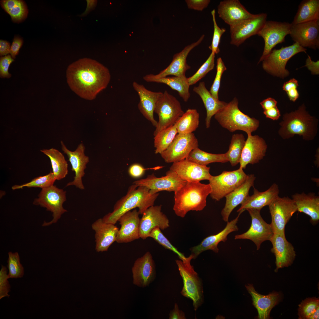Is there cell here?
<instances>
[{
	"label": "cell",
	"mask_w": 319,
	"mask_h": 319,
	"mask_svg": "<svg viewBox=\"0 0 319 319\" xmlns=\"http://www.w3.org/2000/svg\"><path fill=\"white\" fill-rule=\"evenodd\" d=\"M319 307H318L315 313L312 315L310 319H319Z\"/></svg>",
	"instance_id": "63"
},
{
	"label": "cell",
	"mask_w": 319,
	"mask_h": 319,
	"mask_svg": "<svg viewBox=\"0 0 319 319\" xmlns=\"http://www.w3.org/2000/svg\"><path fill=\"white\" fill-rule=\"evenodd\" d=\"M170 319H186L184 313L180 310L177 303H175L174 309L171 310L169 314Z\"/></svg>",
	"instance_id": "57"
},
{
	"label": "cell",
	"mask_w": 319,
	"mask_h": 319,
	"mask_svg": "<svg viewBox=\"0 0 319 319\" xmlns=\"http://www.w3.org/2000/svg\"><path fill=\"white\" fill-rule=\"evenodd\" d=\"M161 209V205H153L147 209L142 214L139 226L140 238L146 239L155 228L164 230L169 227V220Z\"/></svg>",
	"instance_id": "19"
},
{
	"label": "cell",
	"mask_w": 319,
	"mask_h": 319,
	"mask_svg": "<svg viewBox=\"0 0 319 319\" xmlns=\"http://www.w3.org/2000/svg\"><path fill=\"white\" fill-rule=\"evenodd\" d=\"M92 227L95 232L97 252L107 251L110 246L116 241L119 228L115 224L104 222L102 218L94 222Z\"/></svg>",
	"instance_id": "29"
},
{
	"label": "cell",
	"mask_w": 319,
	"mask_h": 319,
	"mask_svg": "<svg viewBox=\"0 0 319 319\" xmlns=\"http://www.w3.org/2000/svg\"><path fill=\"white\" fill-rule=\"evenodd\" d=\"M193 255L175 262L183 281V286L181 292L183 296L191 300L194 310L196 311L204 301L203 290L201 279L191 264Z\"/></svg>",
	"instance_id": "6"
},
{
	"label": "cell",
	"mask_w": 319,
	"mask_h": 319,
	"mask_svg": "<svg viewBox=\"0 0 319 319\" xmlns=\"http://www.w3.org/2000/svg\"><path fill=\"white\" fill-rule=\"evenodd\" d=\"M7 261L9 271L8 277L9 279H17L23 277L24 275V268L21 264L19 255L17 252L8 253Z\"/></svg>",
	"instance_id": "43"
},
{
	"label": "cell",
	"mask_w": 319,
	"mask_h": 319,
	"mask_svg": "<svg viewBox=\"0 0 319 319\" xmlns=\"http://www.w3.org/2000/svg\"><path fill=\"white\" fill-rule=\"evenodd\" d=\"M297 88L296 87H292L286 92L291 101L295 102L299 97V94Z\"/></svg>",
	"instance_id": "61"
},
{
	"label": "cell",
	"mask_w": 319,
	"mask_h": 319,
	"mask_svg": "<svg viewBox=\"0 0 319 319\" xmlns=\"http://www.w3.org/2000/svg\"><path fill=\"white\" fill-rule=\"evenodd\" d=\"M267 17L265 13L256 14L254 17L230 27V43L238 47L250 37L257 35L266 21Z\"/></svg>",
	"instance_id": "16"
},
{
	"label": "cell",
	"mask_w": 319,
	"mask_h": 319,
	"mask_svg": "<svg viewBox=\"0 0 319 319\" xmlns=\"http://www.w3.org/2000/svg\"><path fill=\"white\" fill-rule=\"evenodd\" d=\"M139 214L135 209L125 213L120 217L118 221L121 227L117 236L116 241L117 243H128L140 238Z\"/></svg>",
	"instance_id": "26"
},
{
	"label": "cell",
	"mask_w": 319,
	"mask_h": 319,
	"mask_svg": "<svg viewBox=\"0 0 319 319\" xmlns=\"http://www.w3.org/2000/svg\"><path fill=\"white\" fill-rule=\"evenodd\" d=\"M56 180L53 172L51 171L45 175L35 178L30 182L21 185H15L12 188L13 190L22 189L25 187L40 188L43 189L53 185Z\"/></svg>",
	"instance_id": "44"
},
{
	"label": "cell",
	"mask_w": 319,
	"mask_h": 319,
	"mask_svg": "<svg viewBox=\"0 0 319 319\" xmlns=\"http://www.w3.org/2000/svg\"><path fill=\"white\" fill-rule=\"evenodd\" d=\"M178 134L175 125L160 132L154 138V146L156 154H160L171 144Z\"/></svg>",
	"instance_id": "41"
},
{
	"label": "cell",
	"mask_w": 319,
	"mask_h": 319,
	"mask_svg": "<svg viewBox=\"0 0 319 319\" xmlns=\"http://www.w3.org/2000/svg\"><path fill=\"white\" fill-rule=\"evenodd\" d=\"M143 79L147 82L163 83L167 85L178 92L179 96L185 102H187L190 97V86L185 76L155 78L150 74L144 76Z\"/></svg>",
	"instance_id": "35"
},
{
	"label": "cell",
	"mask_w": 319,
	"mask_h": 319,
	"mask_svg": "<svg viewBox=\"0 0 319 319\" xmlns=\"http://www.w3.org/2000/svg\"><path fill=\"white\" fill-rule=\"evenodd\" d=\"M292 197L296 204L297 211L310 216L313 224H317L319 220V196L314 193L306 194L303 192L294 194Z\"/></svg>",
	"instance_id": "33"
},
{
	"label": "cell",
	"mask_w": 319,
	"mask_h": 319,
	"mask_svg": "<svg viewBox=\"0 0 319 319\" xmlns=\"http://www.w3.org/2000/svg\"><path fill=\"white\" fill-rule=\"evenodd\" d=\"M188 159L193 162L205 166L212 163H224L228 162L226 153L219 154L209 153L200 149L198 147L191 152Z\"/></svg>",
	"instance_id": "40"
},
{
	"label": "cell",
	"mask_w": 319,
	"mask_h": 319,
	"mask_svg": "<svg viewBox=\"0 0 319 319\" xmlns=\"http://www.w3.org/2000/svg\"><path fill=\"white\" fill-rule=\"evenodd\" d=\"M154 112L159 117L153 134L154 136L162 130L175 125L184 113L179 101L166 90L157 101Z\"/></svg>",
	"instance_id": "8"
},
{
	"label": "cell",
	"mask_w": 319,
	"mask_h": 319,
	"mask_svg": "<svg viewBox=\"0 0 319 319\" xmlns=\"http://www.w3.org/2000/svg\"><path fill=\"white\" fill-rule=\"evenodd\" d=\"M188 8L199 11H202L206 8L209 4V0H185Z\"/></svg>",
	"instance_id": "52"
},
{
	"label": "cell",
	"mask_w": 319,
	"mask_h": 319,
	"mask_svg": "<svg viewBox=\"0 0 319 319\" xmlns=\"http://www.w3.org/2000/svg\"><path fill=\"white\" fill-rule=\"evenodd\" d=\"M267 145L265 140L257 135H248L239 163L240 168L245 169L248 164L259 162L266 155Z\"/></svg>",
	"instance_id": "22"
},
{
	"label": "cell",
	"mask_w": 319,
	"mask_h": 319,
	"mask_svg": "<svg viewBox=\"0 0 319 319\" xmlns=\"http://www.w3.org/2000/svg\"><path fill=\"white\" fill-rule=\"evenodd\" d=\"M159 195L158 193H151L146 187L133 183L126 194L116 202L113 211L102 219L106 223L115 224L123 214L136 208H138L139 214H142L147 209L154 205Z\"/></svg>",
	"instance_id": "2"
},
{
	"label": "cell",
	"mask_w": 319,
	"mask_h": 319,
	"mask_svg": "<svg viewBox=\"0 0 319 319\" xmlns=\"http://www.w3.org/2000/svg\"><path fill=\"white\" fill-rule=\"evenodd\" d=\"M279 187L275 183L273 184L266 191L260 192L254 188L253 193L251 196L248 195L241 204L240 208L237 212L244 211L248 209H255L261 210L279 196Z\"/></svg>",
	"instance_id": "32"
},
{
	"label": "cell",
	"mask_w": 319,
	"mask_h": 319,
	"mask_svg": "<svg viewBox=\"0 0 319 319\" xmlns=\"http://www.w3.org/2000/svg\"><path fill=\"white\" fill-rule=\"evenodd\" d=\"M14 61L10 55L1 56L0 59V76L2 78H9L11 75L8 71L10 65Z\"/></svg>",
	"instance_id": "51"
},
{
	"label": "cell",
	"mask_w": 319,
	"mask_h": 319,
	"mask_svg": "<svg viewBox=\"0 0 319 319\" xmlns=\"http://www.w3.org/2000/svg\"><path fill=\"white\" fill-rule=\"evenodd\" d=\"M289 34L295 43L303 47L318 49L319 20L292 24Z\"/></svg>",
	"instance_id": "17"
},
{
	"label": "cell",
	"mask_w": 319,
	"mask_h": 319,
	"mask_svg": "<svg viewBox=\"0 0 319 319\" xmlns=\"http://www.w3.org/2000/svg\"><path fill=\"white\" fill-rule=\"evenodd\" d=\"M211 14L214 24V31L212 43L211 45L209 47V48L211 51V52L215 54H218L220 51L219 46L221 37L226 30L223 28H220L217 25L215 18V10L214 9L211 11Z\"/></svg>",
	"instance_id": "48"
},
{
	"label": "cell",
	"mask_w": 319,
	"mask_h": 319,
	"mask_svg": "<svg viewBox=\"0 0 319 319\" xmlns=\"http://www.w3.org/2000/svg\"><path fill=\"white\" fill-rule=\"evenodd\" d=\"M66 200V191L55 185L42 189L38 198L34 199L33 204L45 208L47 211L52 213L53 217L49 222L44 221L43 226H48L56 223L62 215L67 212L63 207V204Z\"/></svg>",
	"instance_id": "10"
},
{
	"label": "cell",
	"mask_w": 319,
	"mask_h": 319,
	"mask_svg": "<svg viewBox=\"0 0 319 319\" xmlns=\"http://www.w3.org/2000/svg\"><path fill=\"white\" fill-rule=\"evenodd\" d=\"M219 17L230 27L234 26L256 14L249 12L238 0H225L217 7Z\"/></svg>",
	"instance_id": "25"
},
{
	"label": "cell",
	"mask_w": 319,
	"mask_h": 319,
	"mask_svg": "<svg viewBox=\"0 0 319 319\" xmlns=\"http://www.w3.org/2000/svg\"><path fill=\"white\" fill-rule=\"evenodd\" d=\"M198 146V139L193 133L178 134L170 145L160 154L166 162L173 163L188 158L191 152Z\"/></svg>",
	"instance_id": "12"
},
{
	"label": "cell",
	"mask_w": 319,
	"mask_h": 319,
	"mask_svg": "<svg viewBox=\"0 0 319 319\" xmlns=\"http://www.w3.org/2000/svg\"><path fill=\"white\" fill-rule=\"evenodd\" d=\"M204 35H203L196 42L186 46L181 52L175 54L169 65L165 69L157 74H151L155 78L166 77L170 75L175 76L185 75L186 71L190 69L187 63L186 58L190 51L199 44L203 40Z\"/></svg>",
	"instance_id": "28"
},
{
	"label": "cell",
	"mask_w": 319,
	"mask_h": 319,
	"mask_svg": "<svg viewBox=\"0 0 319 319\" xmlns=\"http://www.w3.org/2000/svg\"><path fill=\"white\" fill-rule=\"evenodd\" d=\"M240 211L237 216L230 222H227V224L222 230L217 234L209 236L204 238L200 243L190 248L191 254L193 259H196L202 252L207 250H211L216 253L219 252L218 245L219 243L225 242L227 240L228 235L230 233L237 231L238 228L237 225L240 215L243 212Z\"/></svg>",
	"instance_id": "24"
},
{
	"label": "cell",
	"mask_w": 319,
	"mask_h": 319,
	"mask_svg": "<svg viewBox=\"0 0 319 319\" xmlns=\"http://www.w3.org/2000/svg\"><path fill=\"white\" fill-rule=\"evenodd\" d=\"M246 210L251 217L250 226L246 232L235 235V239L250 240L255 244L258 250L262 242L270 241L274 232L270 224L267 223L262 218L261 210L251 209Z\"/></svg>",
	"instance_id": "14"
},
{
	"label": "cell",
	"mask_w": 319,
	"mask_h": 319,
	"mask_svg": "<svg viewBox=\"0 0 319 319\" xmlns=\"http://www.w3.org/2000/svg\"><path fill=\"white\" fill-rule=\"evenodd\" d=\"M7 271V268L1 265L0 271V299L10 296L9 293L11 286L8 280Z\"/></svg>",
	"instance_id": "50"
},
{
	"label": "cell",
	"mask_w": 319,
	"mask_h": 319,
	"mask_svg": "<svg viewBox=\"0 0 319 319\" xmlns=\"http://www.w3.org/2000/svg\"><path fill=\"white\" fill-rule=\"evenodd\" d=\"M66 76L71 89L81 98L89 100L95 99L106 88L110 79L107 68L87 58H81L70 65Z\"/></svg>",
	"instance_id": "1"
},
{
	"label": "cell",
	"mask_w": 319,
	"mask_h": 319,
	"mask_svg": "<svg viewBox=\"0 0 319 319\" xmlns=\"http://www.w3.org/2000/svg\"><path fill=\"white\" fill-rule=\"evenodd\" d=\"M298 86L297 81L293 78L284 83L282 87L283 90L287 92L291 88L294 87L297 88Z\"/></svg>",
	"instance_id": "62"
},
{
	"label": "cell",
	"mask_w": 319,
	"mask_h": 319,
	"mask_svg": "<svg viewBox=\"0 0 319 319\" xmlns=\"http://www.w3.org/2000/svg\"><path fill=\"white\" fill-rule=\"evenodd\" d=\"M199 114L197 110L188 109L175 124L178 134L193 133L198 127Z\"/></svg>",
	"instance_id": "38"
},
{
	"label": "cell",
	"mask_w": 319,
	"mask_h": 319,
	"mask_svg": "<svg viewBox=\"0 0 319 319\" xmlns=\"http://www.w3.org/2000/svg\"><path fill=\"white\" fill-rule=\"evenodd\" d=\"M263 113L266 118L271 119L273 120H278L281 116L280 111L276 106L268 110H264Z\"/></svg>",
	"instance_id": "56"
},
{
	"label": "cell",
	"mask_w": 319,
	"mask_h": 319,
	"mask_svg": "<svg viewBox=\"0 0 319 319\" xmlns=\"http://www.w3.org/2000/svg\"><path fill=\"white\" fill-rule=\"evenodd\" d=\"M238 103L237 99L234 98L215 114L214 118L223 128L230 132L241 130L247 135H251L258 128L259 121L241 112Z\"/></svg>",
	"instance_id": "5"
},
{
	"label": "cell",
	"mask_w": 319,
	"mask_h": 319,
	"mask_svg": "<svg viewBox=\"0 0 319 319\" xmlns=\"http://www.w3.org/2000/svg\"><path fill=\"white\" fill-rule=\"evenodd\" d=\"M268 206L271 218L270 224L274 232L285 233L286 224L297 211L295 202L288 196H279Z\"/></svg>",
	"instance_id": "11"
},
{
	"label": "cell",
	"mask_w": 319,
	"mask_h": 319,
	"mask_svg": "<svg viewBox=\"0 0 319 319\" xmlns=\"http://www.w3.org/2000/svg\"><path fill=\"white\" fill-rule=\"evenodd\" d=\"M319 307V300L315 297L309 298L302 301L299 305V318L310 319L313 314Z\"/></svg>",
	"instance_id": "45"
},
{
	"label": "cell",
	"mask_w": 319,
	"mask_h": 319,
	"mask_svg": "<svg viewBox=\"0 0 319 319\" xmlns=\"http://www.w3.org/2000/svg\"><path fill=\"white\" fill-rule=\"evenodd\" d=\"M87 8L85 11L80 16L84 17L87 15L91 11L94 9L96 6L97 1L96 0H87Z\"/></svg>",
	"instance_id": "60"
},
{
	"label": "cell",
	"mask_w": 319,
	"mask_h": 319,
	"mask_svg": "<svg viewBox=\"0 0 319 319\" xmlns=\"http://www.w3.org/2000/svg\"><path fill=\"white\" fill-rule=\"evenodd\" d=\"M161 230L160 228L157 227L154 228L150 233L148 237L153 238L165 248L174 252L178 255L180 259L182 260L185 258L186 257L184 254L179 252L171 244L162 233Z\"/></svg>",
	"instance_id": "47"
},
{
	"label": "cell",
	"mask_w": 319,
	"mask_h": 319,
	"mask_svg": "<svg viewBox=\"0 0 319 319\" xmlns=\"http://www.w3.org/2000/svg\"><path fill=\"white\" fill-rule=\"evenodd\" d=\"M245 141L243 134H236L232 135L229 149L226 153L228 161L232 166L239 163Z\"/></svg>",
	"instance_id": "42"
},
{
	"label": "cell",
	"mask_w": 319,
	"mask_h": 319,
	"mask_svg": "<svg viewBox=\"0 0 319 319\" xmlns=\"http://www.w3.org/2000/svg\"><path fill=\"white\" fill-rule=\"evenodd\" d=\"M256 177L254 174L248 175L244 183L225 197L226 201L221 214L224 221H228L229 217L233 210L243 202L249 195L250 188L253 186Z\"/></svg>",
	"instance_id": "31"
},
{
	"label": "cell",
	"mask_w": 319,
	"mask_h": 319,
	"mask_svg": "<svg viewBox=\"0 0 319 319\" xmlns=\"http://www.w3.org/2000/svg\"><path fill=\"white\" fill-rule=\"evenodd\" d=\"M61 144L62 149L67 155L71 165V170L75 172L74 180L68 183L66 186L75 185L81 189H84L82 178L85 175L84 170L86 165L89 161V157L84 153L85 146L82 143H81L75 150L72 151L67 148L62 141H61Z\"/></svg>",
	"instance_id": "21"
},
{
	"label": "cell",
	"mask_w": 319,
	"mask_h": 319,
	"mask_svg": "<svg viewBox=\"0 0 319 319\" xmlns=\"http://www.w3.org/2000/svg\"><path fill=\"white\" fill-rule=\"evenodd\" d=\"M270 241L272 245L271 251L275 257V271L291 265L296 254L293 246L286 239L285 233H274Z\"/></svg>",
	"instance_id": "20"
},
{
	"label": "cell",
	"mask_w": 319,
	"mask_h": 319,
	"mask_svg": "<svg viewBox=\"0 0 319 319\" xmlns=\"http://www.w3.org/2000/svg\"><path fill=\"white\" fill-rule=\"evenodd\" d=\"M243 169L239 168L232 171H224L218 175L212 176L209 180L211 198L219 201L243 183L248 175Z\"/></svg>",
	"instance_id": "9"
},
{
	"label": "cell",
	"mask_w": 319,
	"mask_h": 319,
	"mask_svg": "<svg viewBox=\"0 0 319 319\" xmlns=\"http://www.w3.org/2000/svg\"><path fill=\"white\" fill-rule=\"evenodd\" d=\"M215 57V54L211 52L208 59L197 72L192 76L188 78V82L190 86L197 83L214 69Z\"/></svg>",
	"instance_id": "46"
},
{
	"label": "cell",
	"mask_w": 319,
	"mask_h": 319,
	"mask_svg": "<svg viewBox=\"0 0 319 319\" xmlns=\"http://www.w3.org/2000/svg\"><path fill=\"white\" fill-rule=\"evenodd\" d=\"M1 7L11 16L12 20L19 22L27 17L28 11L25 2L20 0H3L0 1Z\"/></svg>",
	"instance_id": "39"
},
{
	"label": "cell",
	"mask_w": 319,
	"mask_h": 319,
	"mask_svg": "<svg viewBox=\"0 0 319 319\" xmlns=\"http://www.w3.org/2000/svg\"><path fill=\"white\" fill-rule=\"evenodd\" d=\"M279 123V135L283 139H289L295 135L302 136L303 139L311 141L315 137L318 131V120L306 111L304 104L294 111L285 114Z\"/></svg>",
	"instance_id": "3"
},
{
	"label": "cell",
	"mask_w": 319,
	"mask_h": 319,
	"mask_svg": "<svg viewBox=\"0 0 319 319\" xmlns=\"http://www.w3.org/2000/svg\"><path fill=\"white\" fill-rule=\"evenodd\" d=\"M23 43V40L20 38L15 37L14 38L11 46L10 52L11 56L13 58H15L16 55L18 54L19 50L21 47Z\"/></svg>",
	"instance_id": "54"
},
{
	"label": "cell",
	"mask_w": 319,
	"mask_h": 319,
	"mask_svg": "<svg viewBox=\"0 0 319 319\" xmlns=\"http://www.w3.org/2000/svg\"><path fill=\"white\" fill-rule=\"evenodd\" d=\"M291 23L272 21L266 22L257 34L264 41L262 54L258 64L262 61L277 44L285 41V37L289 34Z\"/></svg>",
	"instance_id": "13"
},
{
	"label": "cell",
	"mask_w": 319,
	"mask_h": 319,
	"mask_svg": "<svg viewBox=\"0 0 319 319\" xmlns=\"http://www.w3.org/2000/svg\"><path fill=\"white\" fill-rule=\"evenodd\" d=\"M193 90L201 97L206 109L205 124L206 128H209L212 117L227 103L214 97L206 88L204 82H200L197 86L193 88Z\"/></svg>",
	"instance_id": "34"
},
{
	"label": "cell",
	"mask_w": 319,
	"mask_h": 319,
	"mask_svg": "<svg viewBox=\"0 0 319 319\" xmlns=\"http://www.w3.org/2000/svg\"><path fill=\"white\" fill-rule=\"evenodd\" d=\"M132 86L139 98L138 104L139 110L143 115L156 127L157 122L154 118V113L156 103L163 92L149 90L143 85L136 82H133Z\"/></svg>",
	"instance_id": "27"
},
{
	"label": "cell",
	"mask_w": 319,
	"mask_h": 319,
	"mask_svg": "<svg viewBox=\"0 0 319 319\" xmlns=\"http://www.w3.org/2000/svg\"><path fill=\"white\" fill-rule=\"evenodd\" d=\"M245 286L252 297L253 305L257 310L258 318L269 319L271 310L281 299L279 293L274 292L263 295L255 291L252 284H248Z\"/></svg>",
	"instance_id": "30"
},
{
	"label": "cell",
	"mask_w": 319,
	"mask_h": 319,
	"mask_svg": "<svg viewBox=\"0 0 319 319\" xmlns=\"http://www.w3.org/2000/svg\"><path fill=\"white\" fill-rule=\"evenodd\" d=\"M227 68L221 57L217 58V73L213 83L209 91L216 98L219 99L218 92L220 85L222 76Z\"/></svg>",
	"instance_id": "49"
},
{
	"label": "cell",
	"mask_w": 319,
	"mask_h": 319,
	"mask_svg": "<svg viewBox=\"0 0 319 319\" xmlns=\"http://www.w3.org/2000/svg\"><path fill=\"white\" fill-rule=\"evenodd\" d=\"M10 43L8 42L0 40V55L1 56H5L10 53Z\"/></svg>",
	"instance_id": "59"
},
{
	"label": "cell",
	"mask_w": 319,
	"mask_h": 319,
	"mask_svg": "<svg viewBox=\"0 0 319 319\" xmlns=\"http://www.w3.org/2000/svg\"><path fill=\"white\" fill-rule=\"evenodd\" d=\"M277 103V102L274 99L269 97L263 100L260 104L264 111L276 106Z\"/></svg>",
	"instance_id": "58"
},
{
	"label": "cell",
	"mask_w": 319,
	"mask_h": 319,
	"mask_svg": "<svg viewBox=\"0 0 319 319\" xmlns=\"http://www.w3.org/2000/svg\"><path fill=\"white\" fill-rule=\"evenodd\" d=\"M210 167L201 165L188 158L172 163L170 168L182 179L190 183L209 180L212 176L210 173Z\"/></svg>",
	"instance_id": "18"
},
{
	"label": "cell",
	"mask_w": 319,
	"mask_h": 319,
	"mask_svg": "<svg viewBox=\"0 0 319 319\" xmlns=\"http://www.w3.org/2000/svg\"><path fill=\"white\" fill-rule=\"evenodd\" d=\"M319 63L318 60L316 62L313 61L310 57L308 56V58L306 60V64L305 66L307 67L313 74H318L319 72Z\"/></svg>",
	"instance_id": "55"
},
{
	"label": "cell",
	"mask_w": 319,
	"mask_h": 319,
	"mask_svg": "<svg viewBox=\"0 0 319 319\" xmlns=\"http://www.w3.org/2000/svg\"><path fill=\"white\" fill-rule=\"evenodd\" d=\"M187 182L175 172L169 169L165 176L157 177L152 173L148 175L146 178L134 181L133 183L146 187L150 190L151 193L155 194L162 191L175 193Z\"/></svg>",
	"instance_id": "15"
},
{
	"label": "cell",
	"mask_w": 319,
	"mask_h": 319,
	"mask_svg": "<svg viewBox=\"0 0 319 319\" xmlns=\"http://www.w3.org/2000/svg\"><path fill=\"white\" fill-rule=\"evenodd\" d=\"M306 50L297 43L289 46L282 47L279 49H274L262 61L263 68L271 75L284 78L289 74L285 68L289 60L299 53H306Z\"/></svg>",
	"instance_id": "7"
},
{
	"label": "cell",
	"mask_w": 319,
	"mask_h": 319,
	"mask_svg": "<svg viewBox=\"0 0 319 319\" xmlns=\"http://www.w3.org/2000/svg\"><path fill=\"white\" fill-rule=\"evenodd\" d=\"M319 20V0H304L300 4L292 24Z\"/></svg>",
	"instance_id": "36"
},
{
	"label": "cell",
	"mask_w": 319,
	"mask_h": 319,
	"mask_svg": "<svg viewBox=\"0 0 319 319\" xmlns=\"http://www.w3.org/2000/svg\"><path fill=\"white\" fill-rule=\"evenodd\" d=\"M138 163H134L131 165L128 169L130 175L133 178H138L141 177L147 169Z\"/></svg>",
	"instance_id": "53"
},
{
	"label": "cell",
	"mask_w": 319,
	"mask_h": 319,
	"mask_svg": "<svg viewBox=\"0 0 319 319\" xmlns=\"http://www.w3.org/2000/svg\"><path fill=\"white\" fill-rule=\"evenodd\" d=\"M210 185L187 182L174 193L173 210L177 216L184 217L191 211L202 210L206 206V200L210 194Z\"/></svg>",
	"instance_id": "4"
},
{
	"label": "cell",
	"mask_w": 319,
	"mask_h": 319,
	"mask_svg": "<svg viewBox=\"0 0 319 319\" xmlns=\"http://www.w3.org/2000/svg\"><path fill=\"white\" fill-rule=\"evenodd\" d=\"M133 283L140 287L148 286L156 276L155 266L150 252L137 258L132 268Z\"/></svg>",
	"instance_id": "23"
},
{
	"label": "cell",
	"mask_w": 319,
	"mask_h": 319,
	"mask_svg": "<svg viewBox=\"0 0 319 319\" xmlns=\"http://www.w3.org/2000/svg\"><path fill=\"white\" fill-rule=\"evenodd\" d=\"M40 151L50 158L52 172L56 180H60L65 178L68 172V164L63 154L53 148L43 149Z\"/></svg>",
	"instance_id": "37"
}]
</instances>
